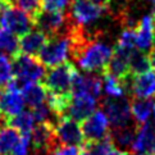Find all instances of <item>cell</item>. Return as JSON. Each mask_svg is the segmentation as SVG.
<instances>
[{"label": "cell", "mask_w": 155, "mask_h": 155, "mask_svg": "<svg viewBox=\"0 0 155 155\" xmlns=\"http://www.w3.org/2000/svg\"><path fill=\"white\" fill-rule=\"evenodd\" d=\"M55 134H57V138L60 145H85L81 122L71 118L68 115L58 118L57 124H55Z\"/></svg>", "instance_id": "cell-6"}, {"label": "cell", "mask_w": 155, "mask_h": 155, "mask_svg": "<svg viewBox=\"0 0 155 155\" xmlns=\"http://www.w3.org/2000/svg\"><path fill=\"white\" fill-rule=\"evenodd\" d=\"M96 101H97L96 99L85 95V94H82V95H73L65 115H68V117L82 123L86 118H88L96 110V105H97Z\"/></svg>", "instance_id": "cell-13"}, {"label": "cell", "mask_w": 155, "mask_h": 155, "mask_svg": "<svg viewBox=\"0 0 155 155\" xmlns=\"http://www.w3.org/2000/svg\"><path fill=\"white\" fill-rule=\"evenodd\" d=\"M136 49L149 53L155 45V21L151 15L142 17L136 26Z\"/></svg>", "instance_id": "cell-12"}, {"label": "cell", "mask_w": 155, "mask_h": 155, "mask_svg": "<svg viewBox=\"0 0 155 155\" xmlns=\"http://www.w3.org/2000/svg\"><path fill=\"white\" fill-rule=\"evenodd\" d=\"M103 87H104V92L107 94V96L123 97L124 95H127L126 87L122 84V81L107 73L103 74Z\"/></svg>", "instance_id": "cell-24"}, {"label": "cell", "mask_w": 155, "mask_h": 155, "mask_svg": "<svg viewBox=\"0 0 155 155\" xmlns=\"http://www.w3.org/2000/svg\"><path fill=\"white\" fill-rule=\"evenodd\" d=\"M8 2H10L12 4H14V3H17V0H8Z\"/></svg>", "instance_id": "cell-36"}, {"label": "cell", "mask_w": 155, "mask_h": 155, "mask_svg": "<svg viewBox=\"0 0 155 155\" xmlns=\"http://www.w3.org/2000/svg\"><path fill=\"white\" fill-rule=\"evenodd\" d=\"M25 104V99L21 91L5 90L0 100V117L4 119V122H7L9 118L23 112Z\"/></svg>", "instance_id": "cell-16"}, {"label": "cell", "mask_w": 155, "mask_h": 155, "mask_svg": "<svg viewBox=\"0 0 155 155\" xmlns=\"http://www.w3.org/2000/svg\"><path fill=\"white\" fill-rule=\"evenodd\" d=\"M85 142H96L109 136V120L104 110H95L81 123Z\"/></svg>", "instance_id": "cell-8"}, {"label": "cell", "mask_w": 155, "mask_h": 155, "mask_svg": "<svg viewBox=\"0 0 155 155\" xmlns=\"http://www.w3.org/2000/svg\"><path fill=\"white\" fill-rule=\"evenodd\" d=\"M3 126H5V122H4V119L2 117H0V128H2Z\"/></svg>", "instance_id": "cell-35"}, {"label": "cell", "mask_w": 155, "mask_h": 155, "mask_svg": "<svg viewBox=\"0 0 155 155\" xmlns=\"http://www.w3.org/2000/svg\"><path fill=\"white\" fill-rule=\"evenodd\" d=\"M35 117L31 110H23L19 114L9 118L5 124L15 128L22 136H31L35 128Z\"/></svg>", "instance_id": "cell-20"}, {"label": "cell", "mask_w": 155, "mask_h": 155, "mask_svg": "<svg viewBox=\"0 0 155 155\" xmlns=\"http://www.w3.org/2000/svg\"><path fill=\"white\" fill-rule=\"evenodd\" d=\"M132 153L155 155V127L150 123H143L138 126L136 140L132 145Z\"/></svg>", "instance_id": "cell-15"}, {"label": "cell", "mask_w": 155, "mask_h": 155, "mask_svg": "<svg viewBox=\"0 0 155 155\" xmlns=\"http://www.w3.org/2000/svg\"><path fill=\"white\" fill-rule=\"evenodd\" d=\"M138 126L140 124H137L136 122H132V123L127 124L124 127L110 130V137H112L115 146L119 150H123V151L132 150V145H134V142L136 140Z\"/></svg>", "instance_id": "cell-17"}, {"label": "cell", "mask_w": 155, "mask_h": 155, "mask_svg": "<svg viewBox=\"0 0 155 155\" xmlns=\"http://www.w3.org/2000/svg\"><path fill=\"white\" fill-rule=\"evenodd\" d=\"M44 9L51 12H64L67 5L71 3L69 0H42Z\"/></svg>", "instance_id": "cell-28"}, {"label": "cell", "mask_w": 155, "mask_h": 155, "mask_svg": "<svg viewBox=\"0 0 155 155\" xmlns=\"http://www.w3.org/2000/svg\"><path fill=\"white\" fill-rule=\"evenodd\" d=\"M34 155H51V154H49V153H42V151H35Z\"/></svg>", "instance_id": "cell-32"}, {"label": "cell", "mask_w": 155, "mask_h": 155, "mask_svg": "<svg viewBox=\"0 0 155 155\" xmlns=\"http://www.w3.org/2000/svg\"><path fill=\"white\" fill-rule=\"evenodd\" d=\"M21 140V134L10 126L0 128V155H12L13 149Z\"/></svg>", "instance_id": "cell-21"}, {"label": "cell", "mask_w": 155, "mask_h": 155, "mask_svg": "<svg viewBox=\"0 0 155 155\" xmlns=\"http://www.w3.org/2000/svg\"><path fill=\"white\" fill-rule=\"evenodd\" d=\"M13 77H14V73H13L12 62L7 57V54L0 51V85L5 87Z\"/></svg>", "instance_id": "cell-26"}, {"label": "cell", "mask_w": 155, "mask_h": 155, "mask_svg": "<svg viewBox=\"0 0 155 155\" xmlns=\"http://www.w3.org/2000/svg\"><path fill=\"white\" fill-rule=\"evenodd\" d=\"M126 90L130 99H150L155 94V72L132 74L126 81Z\"/></svg>", "instance_id": "cell-7"}, {"label": "cell", "mask_w": 155, "mask_h": 155, "mask_svg": "<svg viewBox=\"0 0 155 155\" xmlns=\"http://www.w3.org/2000/svg\"><path fill=\"white\" fill-rule=\"evenodd\" d=\"M49 36L41 30H30L26 32L25 35H22L18 41H19V51L22 54L30 55V57L37 58L42 48L45 46Z\"/></svg>", "instance_id": "cell-14"}, {"label": "cell", "mask_w": 155, "mask_h": 155, "mask_svg": "<svg viewBox=\"0 0 155 155\" xmlns=\"http://www.w3.org/2000/svg\"><path fill=\"white\" fill-rule=\"evenodd\" d=\"M154 97H155V94H154ZM154 101H155V99H154Z\"/></svg>", "instance_id": "cell-39"}, {"label": "cell", "mask_w": 155, "mask_h": 155, "mask_svg": "<svg viewBox=\"0 0 155 155\" xmlns=\"http://www.w3.org/2000/svg\"><path fill=\"white\" fill-rule=\"evenodd\" d=\"M81 155H95V154H94L92 151H90L88 149H86V147L84 146V149H82V154H81Z\"/></svg>", "instance_id": "cell-31"}, {"label": "cell", "mask_w": 155, "mask_h": 155, "mask_svg": "<svg viewBox=\"0 0 155 155\" xmlns=\"http://www.w3.org/2000/svg\"><path fill=\"white\" fill-rule=\"evenodd\" d=\"M14 77H18L26 84L40 82L45 77V65L35 57L18 53L12 58Z\"/></svg>", "instance_id": "cell-4"}, {"label": "cell", "mask_w": 155, "mask_h": 155, "mask_svg": "<svg viewBox=\"0 0 155 155\" xmlns=\"http://www.w3.org/2000/svg\"><path fill=\"white\" fill-rule=\"evenodd\" d=\"M147 2H154L155 3V0H147Z\"/></svg>", "instance_id": "cell-38"}, {"label": "cell", "mask_w": 155, "mask_h": 155, "mask_svg": "<svg viewBox=\"0 0 155 155\" xmlns=\"http://www.w3.org/2000/svg\"><path fill=\"white\" fill-rule=\"evenodd\" d=\"M17 5L22 12H25L31 18L32 23L44 10L42 0H17Z\"/></svg>", "instance_id": "cell-25"}, {"label": "cell", "mask_w": 155, "mask_h": 155, "mask_svg": "<svg viewBox=\"0 0 155 155\" xmlns=\"http://www.w3.org/2000/svg\"><path fill=\"white\" fill-rule=\"evenodd\" d=\"M91 2H94L95 4H97V5H101V7L107 8V9H108L109 4H110V0H91Z\"/></svg>", "instance_id": "cell-29"}, {"label": "cell", "mask_w": 155, "mask_h": 155, "mask_svg": "<svg viewBox=\"0 0 155 155\" xmlns=\"http://www.w3.org/2000/svg\"><path fill=\"white\" fill-rule=\"evenodd\" d=\"M0 25L4 26L5 28H8L9 31H12L18 37L25 35L26 32H28L31 27L34 26L28 15L25 12H22L19 8H15L14 5L10 7L8 10H5Z\"/></svg>", "instance_id": "cell-11"}, {"label": "cell", "mask_w": 155, "mask_h": 155, "mask_svg": "<svg viewBox=\"0 0 155 155\" xmlns=\"http://www.w3.org/2000/svg\"><path fill=\"white\" fill-rule=\"evenodd\" d=\"M0 51L10 55L12 58L21 53L18 37L2 25H0Z\"/></svg>", "instance_id": "cell-22"}, {"label": "cell", "mask_w": 155, "mask_h": 155, "mask_svg": "<svg viewBox=\"0 0 155 155\" xmlns=\"http://www.w3.org/2000/svg\"><path fill=\"white\" fill-rule=\"evenodd\" d=\"M101 109L107 114L110 127L119 128L135 122L131 113L130 97H112L107 96L101 99Z\"/></svg>", "instance_id": "cell-3"}, {"label": "cell", "mask_w": 155, "mask_h": 155, "mask_svg": "<svg viewBox=\"0 0 155 155\" xmlns=\"http://www.w3.org/2000/svg\"><path fill=\"white\" fill-rule=\"evenodd\" d=\"M72 25H73V21L71 19L68 31L65 34H59L48 38L45 46L42 48L37 57V59L45 67L53 68L67 60H72L74 50V38L71 32Z\"/></svg>", "instance_id": "cell-1"}, {"label": "cell", "mask_w": 155, "mask_h": 155, "mask_svg": "<svg viewBox=\"0 0 155 155\" xmlns=\"http://www.w3.org/2000/svg\"><path fill=\"white\" fill-rule=\"evenodd\" d=\"M34 26L44 31L51 37L59 34H64L68 27V13L65 12H51L44 9L40 15L35 19Z\"/></svg>", "instance_id": "cell-9"}, {"label": "cell", "mask_w": 155, "mask_h": 155, "mask_svg": "<svg viewBox=\"0 0 155 155\" xmlns=\"http://www.w3.org/2000/svg\"><path fill=\"white\" fill-rule=\"evenodd\" d=\"M103 92V74L97 73H87V74H80L78 72L76 73L73 82H72V95H88L94 99L101 97Z\"/></svg>", "instance_id": "cell-10"}, {"label": "cell", "mask_w": 155, "mask_h": 155, "mask_svg": "<svg viewBox=\"0 0 155 155\" xmlns=\"http://www.w3.org/2000/svg\"><path fill=\"white\" fill-rule=\"evenodd\" d=\"M135 155H146V154H135Z\"/></svg>", "instance_id": "cell-37"}, {"label": "cell", "mask_w": 155, "mask_h": 155, "mask_svg": "<svg viewBox=\"0 0 155 155\" xmlns=\"http://www.w3.org/2000/svg\"><path fill=\"white\" fill-rule=\"evenodd\" d=\"M22 95H23L25 103L31 109H34L46 101L48 90L42 82H31V84H27L23 87Z\"/></svg>", "instance_id": "cell-18"}, {"label": "cell", "mask_w": 155, "mask_h": 155, "mask_svg": "<svg viewBox=\"0 0 155 155\" xmlns=\"http://www.w3.org/2000/svg\"><path fill=\"white\" fill-rule=\"evenodd\" d=\"M4 88H3V86L2 85H0V100H2V97H3V95H4Z\"/></svg>", "instance_id": "cell-34"}, {"label": "cell", "mask_w": 155, "mask_h": 155, "mask_svg": "<svg viewBox=\"0 0 155 155\" xmlns=\"http://www.w3.org/2000/svg\"><path fill=\"white\" fill-rule=\"evenodd\" d=\"M108 9L95 4L91 0H71L68 14L74 23L81 27H87L100 19Z\"/></svg>", "instance_id": "cell-5"}, {"label": "cell", "mask_w": 155, "mask_h": 155, "mask_svg": "<svg viewBox=\"0 0 155 155\" xmlns=\"http://www.w3.org/2000/svg\"><path fill=\"white\" fill-rule=\"evenodd\" d=\"M153 71L151 62L147 53L140 51L138 49H135V51L131 55V73L132 74H141L145 72Z\"/></svg>", "instance_id": "cell-23"}, {"label": "cell", "mask_w": 155, "mask_h": 155, "mask_svg": "<svg viewBox=\"0 0 155 155\" xmlns=\"http://www.w3.org/2000/svg\"><path fill=\"white\" fill-rule=\"evenodd\" d=\"M84 146L76 145H59L54 149L51 155H81Z\"/></svg>", "instance_id": "cell-27"}, {"label": "cell", "mask_w": 155, "mask_h": 155, "mask_svg": "<svg viewBox=\"0 0 155 155\" xmlns=\"http://www.w3.org/2000/svg\"><path fill=\"white\" fill-rule=\"evenodd\" d=\"M110 155H128V151H123V150H119V149L117 147L115 150L110 154Z\"/></svg>", "instance_id": "cell-30"}, {"label": "cell", "mask_w": 155, "mask_h": 155, "mask_svg": "<svg viewBox=\"0 0 155 155\" xmlns=\"http://www.w3.org/2000/svg\"><path fill=\"white\" fill-rule=\"evenodd\" d=\"M77 73V69L72 60L53 67L44 77V86L49 92L60 95H72V82Z\"/></svg>", "instance_id": "cell-2"}, {"label": "cell", "mask_w": 155, "mask_h": 155, "mask_svg": "<svg viewBox=\"0 0 155 155\" xmlns=\"http://www.w3.org/2000/svg\"><path fill=\"white\" fill-rule=\"evenodd\" d=\"M151 17H153V18H154V21H155V3H154L153 9H151Z\"/></svg>", "instance_id": "cell-33"}, {"label": "cell", "mask_w": 155, "mask_h": 155, "mask_svg": "<svg viewBox=\"0 0 155 155\" xmlns=\"http://www.w3.org/2000/svg\"><path fill=\"white\" fill-rule=\"evenodd\" d=\"M132 118L137 124L147 123V120L154 114L155 101L150 99H130Z\"/></svg>", "instance_id": "cell-19"}]
</instances>
